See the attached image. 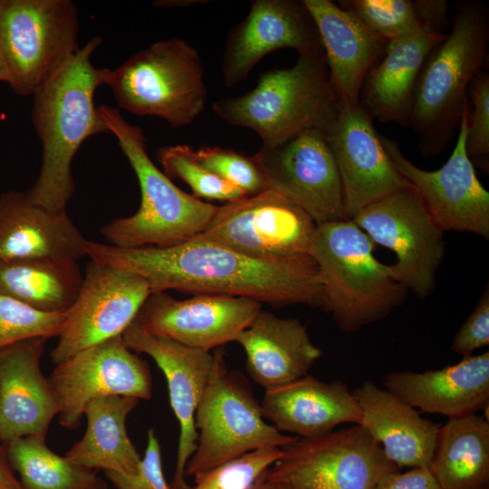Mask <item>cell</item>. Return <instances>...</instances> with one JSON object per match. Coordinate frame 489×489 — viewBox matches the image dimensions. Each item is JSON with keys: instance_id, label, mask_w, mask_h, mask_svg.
Instances as JSON below:
<instances>
[{"instance_id": "1", "label": "cell", "mask_w": 489, "mask_h": 489, "mask_svg": "<svg viewBox=\"0 0 489 489\" xmlns=\"http://www.w3.org/2000/svg\"><path fill=\"white\" fill-rule=\"evenodd\" d=\"M95 262L142 276L150 292L176 290L243 297L282 307L304 304L325 310L317 265L311 255L266 261L192 238L170 247L119 248L86 240Z\"/></svg>"}, {"instance_id": "2", "label": "cell", "mask_w": 489, "mask_h": 489, "mask_svg": "<svg viewBox=\"0 0 489 489\" xmlns=\"http://www.w3.org/2000/svg\"><path fill=\"white\" fill-rule=\"evenodd\" d=\"M101 42L100 36L89 40L32 95V122L43 153L38 177L26 194L53 212L66 211L75 191L72 162L80 147L93 135L110 134L94 103L109 71L91 62Z\"/></svg>"}, {"instance_id": "3", "label": "cell", "mask_w": 489, "mask_h": 489, "mask_svg": "<svg viewBox=\"0 0 489 489\" xmlns=\"http://www.w3.org/2000/svg\"><path fill=\"white\" fill-rule=\"evenodd\" d=\"M488 42L487 4L455 5L451 31L428 54L415 90L408 127L424 156L438 155L452 140L468 87L485 64Z\"/></svg>"}, {"instance_id": "4", "label": "cell", "mask_w": 489, "mask_h": 489, "mask_svg": "<svg viewBox=\"0 0 489 489\" xmlns=\"http://www.w3.org/2000/svg\"><path fill=\"white\" fill-rule=\"evenodd\" d=\"M98 110L136 174L141 196L135 214L116 218L101 227L108 244L119 248H163L201 234L217 206L184 192L160 171L147 153L142 129L128 122L118 108L101 104Z\"/></svg>"}, {"instance_id": "5", "label": "cell", "mask_w": 489, "mask_h": 489, "mask_svg": "<svg viewBox=\"0 0 489 489\" xmlns=\"http://www.w3.org/2000/svg\"><path fill=\"white\" fill-rule=\"evenodd\" d=\"M338 103L322 49L291 67L264 72L254 89L222 98L212 109L228 124L254 130L262 147H273L309 129L325 133Z\"/></svg>"}, {"instance_id": "6", "label": "cell", "mask_w": 489, "mask_h": 489, "mask_svg": "<svg viewBox=\"0 0 489 489\" xmlns=\"http://www.w3.org/2000/svg\"><path fill=\"white\" fill-rule=\"evenodd\" d=\"M374 243L352 220L317 225L311 256L325 311L346 332L380 321L405 300L407 289L373 254Z\"/></svg>"}, {"instance_id": "7", "label": "cell", "mask_w": 489, "mask_h": 489, "mask_svg": "<svg viewBox=\"0 0 489 489\" xmlns=\"http://www.w3.org/2000/svg\"><path fill=\"white\" fill-rule=\"evenodd\" d=\"M105 85L119 108L161 118L173 129L193 123L204 111L207 96L200 55L180 38L157 41L109 69Z\"/></svg>"}, {"instance_id": "8", "label": "cell", "mask_w": 489, "mask_h": 489, "mask_svg": "<svg viewBox=\"0 0 489 489\" xmlns=\"http://www.w3.org/2000/svg\"><path fill=\"white\" fill-rule=\"evenodd\" d=\"M71 0H0V57L7 83L32 96L80 50Z\"/></svg>"}, {"instance_id": "9", "label": "cell", "mask_w": 489, "mask_h": 489, "mask_svg": "<svg viewBox=\"0 0 489 489\" xmlns=\"http://www.w3.org/2000/svg\"><path fill=\"white\" fill-rule=\"evenodd\" d=\"M195 426L197 448L186 465V477L245 453L283 447L296 439L266 422L246 379L227 369L223 349L197 406Z\"/></svg>"}, {"instance_id": "10", "label": "cell", "mask_w": 489, "mask_h": 489, "mask_svg": "<svg viewBox=\"0 0 489 489\" xmlns=\"http://www.w3.org/2000/svg\"><path fill=\"white\" fill-rule=\"evenodd\" d=\"M282 449L265 479L299 489H374L398 468L357 424L316 437H296Z\"/></svg>"}, {"instance_id": "11", "label": "cell", "mask_w": 489, "mask_h": 489, "mask_svg": "<svg viewBox=\"0 0 489 489\" xmlns=\"http://www.w3.org/2000/svg\"><path fill=\"white\" fill-rule=\"evenodd\" d=\"M316 230L300 206L266 189L217 206L206 229L193 238L273 261L311 255Z\"/></svg>"}, {"instance_id": "12", "label": "cell", "mask_w": 489, "mask_h": 489, "mask_svg": "<svg viewBox=\"0 0 489 489\" xmlns=\"http://www.w3.org/2000/svg\"><path fill=\"white\" fill-rule=\"evenodd\" d=\"M350 220L374 244L395 253L396 263L388 268L397 282L420 298L432 292L445 255L444 232L411 186L365 206Z\"/></svg>"}, {"instance_id": "13", "label": "cell", "mask_w": 489, "mask_h": 489, "mask_svg": "<svg viewBox=\"0 0 489 489\" xmlns=\"http://www.w3.org/2000/svg\"><path fill=\"white\" fill-rule=\"evenodd\" d=\"M468 105L467 100L453 152L438 169L418 168L403 155L396 141L383 135L380 139L392 165L418 194L443 232H466L487 240L489 192L479 181L465 148Z\"/></svg>"}, {"instance_id": "14", "label": "cell", "mask_w": 489, "mask_h": 489, "mask_svg": "<svg viewBox=\"0 0 489 489\" xmlns=\"http://www.w3.org/2000/svg\"><path fill=\"white\" fill-rule=\"evenodd\" d=\"M150 293L148 282L139 274L91 260L80 292L66 311L63 329L51 351L52 362L58 364L86 348L122 335Z\"/></svg>"}, {"instance_id": "15", "label": "cell", "mask_w": 489, "mask_h": 489, "mask_svg": "<svg viewBox=\"0 0 489 489\" xmlns=\"http://www.w3.org/2000/svg\"><path fill=\"white\" fill-rule=\"evenodd\" d=\"M267 189L283 196L317 225L349 220L338 168L324 133L309 129L254 155Z\"/></svg>"}, {"instance_id": "16", "label": "cell", "mask_w": 489, "mask_h": 489, "mask_svg": "<svg viewBox=\"0 0 489 489\" xmlns=\"http://www.w3.org/2000/svg\"><path fill=\"white\" fill-rule=\"evenodd\" d=\"M49 380L59 403V423L79 427L86 405L107 396L149 399L152 378L148 363L133 353L122 335L86 348L55 364Z\"/></svg>"}, {"instance_id": "17", "label": "cell", "mask_w": 489, "mask_h": 489, "mask_svg": "<svg viewBox=\"0 0 489 489\" xmlns=\"http://www.w3.org/2000/svg\"><path fill=\"white\" fill-rule=\"evenodd\" d=\"M324 135L338 168L349 220L365 206L410 186L392 165L373 119L359 101H339Z\"/></svg>"}, {"instance_id": "18", "label": "cell", "mask_w": 489, "mask_h": 489, "mask_svg": "<svg viewBox=\"0 0 489 489\" xmlns=\"http://www.w3.org/2000/svg\"><path fill=\"white\" fill-rule=\"evenodd\" d=\"M261 311L262 303L243 297L196 294L177 300L159 292L149 294L133 321L151 335L210 351L235 341Z\"/></svg>"}, {"instance_id": "19", "label": "cell", "mask_w": 489, "mask_h": 489, "mask_svg": "<svg viewBox=\"0 0 489 489\" xmlns=\"http://www.w3.org/2000/svg\"><path fill=\"white\" fill-rule=\"evenodd\" d=\"M281 49H292L299 56L323 49L303 0L252 1L246 17L226 39L221 66L225 86L240 83L264 56Z\"/></svg>"}, {"instance_id": "20", "label": "cell", "mask_w": 489, "mask_h": 489, "mask_svg": "<svg viewBox=\"0 0 489 489\" xmlns=\"http://www.w3.org/2000/svg\"><path fill=\"white\" fill-rule=\"evenodd\" d=\"M132 351L149 355L164 374L171 408L179 425L177 462L171 489H192L185 475L186 465L197 448L195 415L215 370L219 350L190 348L146 332L132 322L122 333Z\"/></svg>"}, {"instance_id": "21", "label": "cell", "mask_w": 489, "mask_h": 489, "mask_svg": "<svg viewBox=\"0 0 489 489\" xmlns=\"http://www.w3.org/2000/svg\"><path fill=\"white\" fill-rule=\"evenodd\" d=\"M49 339L35 337L0 350V441L28 436L46 439L59 403L41 359Z\"/></svg>"}, {"instance_id": "22", "label": "cell", "mask_w": 489, "mask_h": 489, "mask_svg": "<svg viewBox=\"0 0 489 489\" xmlns=\"http://www.w3.org/2000/svg\"><path fill=\"white\" fill-rule=\"evenodd\" d=\"M261 408L276 429L301 438L328 434L341 424L359 425L361 419L360 405L345 383L308 374L265 390Z\"/></svg>"}, {"instance_id": "23", "label": "cell", "mask_w": 489, "mask_h": 489, "mask_svg": "<svg viewBox=\"0 0 489 489\" xmlns=\"http://www.w3.org/2000/svg\"><path fill=\"white\" fill-rule=\"evenodd\" d=\"M384 386L421 412L449 418L475 414L488 408L489 352L440 369L393 372L385 377Z\"/></svg>"}, {"instance_id": "24", "label": "cell", "mask_w": 489, "mask_h": 489, "mask_svg": "<svg viewBox=\"0 0 489 489\" xmlns=\"http://www.w3.org/2000/svg\"><path fill=\"white\" fill-rule=\"evenodd\" d=\"M318 29L338 101L356 103L369 70L388 43L330 0H303Z\"/></svg>"}, {"instance_id": "25", "label": "cell", "mask_w": 489, "mask_h": 489, "mask_svg": "<svg viewBox=\"0 0 489 489\" xmlns=\"http://www.w3.org/2000/svg\"><path fill=\"white\" fill-rule=\"evenodd\" d=\"M235 341L245 353L250 378L265 390L307 375L322 355L298 319L280 318L263 310Z\"/></svg>"}, {"instance_id": "26", "label": "cell", "mask_w": 489, "mask_h": 489, "mask_svg": "<svg viewBox=\"0 0 489 489\" xmlns=\"http://www.w3.org/2000/svg\"><path fill=\"white\" fill-rule=\"evenodd\" d=\"M360 410V425L398 467L429 469L440 428L386 388L365 381L352 390Z\"/></svg>"}, {"instance_id": "27", "label": "cell", "mask_w": 489, "mask_h": 489, "mask_svg": "<svg viewBox=\"0 0 489 489\" xmlns=\"http://www.w3.org/2000/svg\"><path fill=\"white\" fill-rule=\"evenodd\" d=\"M86 239L67 215L33 203L26 192L0 195V260L34 257L79 261Z\"/></svg>"}, {"instance_id": "28", "label": "cell", "mask_w": 489, "mask_h": 489, "mask_svg": "<svg viewBox=\"0 0 489 489\" xmlns=\"http://www.w3.org/2000/svg\"><path fill=\"white\" fill-rule=\"evenodd\" d=\"M446 34L421 30L388 43L384 57L368 72L359 102L379 122L409 126L415 90L430 52Z\"/></svg>"}, {"instance_id": "29", "label": "cell", "mask_w": 489, "mask_h": 489, "mask_svg": "<svg viewBox=\"0 0 489 489\" xmlns=\"http://www.w3.org/2000/svg\"><path fill=\"white\" fill-rule=\"evenodd\" d=\"M138 402V398L126 396L91 400L83 411L87 418L85 434L64 456L88 469L136 475L141 456L128 436L126 421Z\"/></svg>"}, {"instance_id": "30", "label": "cell", "mask_w": 489, "mask_h": 489, "mask_svg": "<svg viewBox=\"0 0 489 489\" xmlns=\"http://www.w3.org/2000/svg\"><path fill=\"white\" fill-rule=\"evenodd\" d=\"M429 470L441 489L489 488V420L477 413L449 418Z\"/></svg>"}, {"instance_id": "31", "label": "cell", "mask_w": 489, "mask_h": 489, "mask_svg": "<svg viewBox=\"0 0 489 489\" xmlns=\"http://www.w3.org/2000/svg\"><path fill=\"white\" fill-rule=\"evenodd\" d=\"M82 278L77 261L71 259L0 260V293L44 312H66Z\"/></svg>"}, {"instance_id": "32", "label": "cell", "mask_w": 489, "mask_h": 489, "mask_svg": "<svg viewBox=\"0 0 489 489\" xmlns=\"http://www.w3.org/2000/svg\"><path fill=\"white\" fill-rule=\"evenodd\" d=\"M6 458L23 489H108L96 474L53 452L45 438L28 436L5 446Z\"/></svg>"}, {"instance_id": "33", "label": "cell", "mask_w": 489, "mask_h": 489, "mask_svg": "<svg viewBox=\"0 0 489 489\" xmlns=\"http://www.w3.org/2000/svg\"><path fill=\"white\" fill-rule=\"evenodd\" d=\"M156 156L164 174L170 179L179 178L187 184L193 196L199 199L227 203L247 197L241 189L203 166L197 158L196 150L188 145L161 147Z\"/></svg>"}, {"instance_id": "34", "label": "cell", "mask_w": 489, "mask_h": 489, "mask_svg": "<svg viewBox=\"0 0 489 489\" xmlns=\"http://www.w3.org/2000/svg\"><path fill=\"white\" fill-rule=\"evenodd\" d=\"M338 5L388 43L426 30L412 0H341Z\"/></svg>"}, {"instance_id": "35", "label": "cell", "mask_w": 489, "mask_h": 489, "mask_svg": "<svg viewBox=\"0 0 489 489\" xmlns=\"http://www.w3.org/2000/svg\"><path fill=\"white\" fill-rule=\"evenodd\" d=\"M283 455L282 447L245 453L212 469L196 474L192 489H252Z\"/></svg>"}, {"instance_id": "36", "label": "cell", "mask_w": 489, "mask_h": 489, "mask_svg": "<svg viewBox=\"0 0 489 489\" xmlns=\"http://www.w3.org/2000/svg\"><path fill=\"white\" fill-rule=\"evenodd\" d=\"M65 319L66 312H41L0 293V350L30 338H58Z\"/></svg>"}, {"instance_id": "37", "label": "cell", "mask_w": 489, "mask_h": 489, "mask_svg": "<svg viewBox=\"0 0 489 489\" xmlns=\"http://www.w3.org/2000/svg\"><path fill=\"white\" fill-rule=\"evenodd\" d=\"M196 156L203 166L247 196L267 189L265 178L254 155L247 156L220 147H203L196 151Z\"/></svg>"}, {"instance_id": "38", "label": "cell", "mask_w": 489, "mask_h": 489, "mask_svg": "<svg viewBox=\"0 0 489 489\" xmlns=\"http://www.w3.org/2000/svg\"><path fill=\"white\" fill-rule=\"evenodd\" d=\"M467 136L465 148L474 166L489 172V72L483 69L467 90Z\"/></svg>"}, {"instance_id": "39", "label": "cell", "mask_w": 489, "mask_h": 489, "mask_svg": "<svg viewBox=\"0 0 489 489\" xmlns=\"http://www.w3.org/2000/svg\"><path fill=\"white\" fill-rule=\"evenodd\" d=\"M104 474L117 489H171L163 473L160 444L154 428L148 431L146 450L136 475Z\"/></svg>"}, {"instance_id": "40", "label": "cell", "mask_w": 489, "mask_h": 489, "mask_svg": "<svg viewBox=\"0 0 489 489\" xmlns=\"http://www.w3.org/2000/svg\"><path fill=\"white\" fill-rule=\"evenodd\" d=\"M489 344V289H484L474 311L455 333L451 350L464 357Z\"/></svg>"}, {"instance_id": "41", "label": "cell", "mask_w": 489, "mask_h": 489, "mask_svg": "<svg viewBox=\"0 0 489 489\" xmlns=\"http://www.w3.org/2000/svg\"><path fill=\"white\" fill-rule=\"evenodd\" d=\"M374 489H441L430 470L414 467L406 473L398 470L385 475Z\"/></svg>"}, {"instance_id": "42", "label": "cell", "mask_w": 489, "mask_h": 489, "mask_svg": "<svg viewBox=\"0 0 489 489\" xmlns=\"http://www.w3.org/2000/svg\"><path fill=\"white\" fill-rule=\"evenodd\" d=\"M418 21L423 29L446 34L448 4L445 0L413 1Z\"/></svg>"}, {"instance_id": "43", "label": "cell", "mask_w": 489, "mask_h": 489, "mask_svg": "<svg viewBox=\"0 0 489 489\" xmlns=\"http://www.w3.org/2000/svg\"><path fill=\"white\" fill-rule=\"evenodd\" d=\"M0 489H23L14 472L0 473Z\"/></svg>"}, {"instance_id": "44", "label": "cell", "mask_w": 489, "mask_h": 489, "mask_svg": "<svg viewBox=\"0 0 489 489\" xmlns=\"http://www.w3.org/2000/svg\"><path fill=\"white\" fill-rule=\"evenodd\" d=\"M202 1H158L155 3L156 6L170 7V6H187L188 5H194L195 3H200Z\"/></svg>"}, {"instance_id": "45", "label": "cell", "mask_w": 489, "mask_h": 489, "mask_svg": "<svg viewBox=\"0 0 489 489\" xmlns=\"http://www.w3.org/2000/svg\"><path fill=\"white\" fill-rule=\"evenodd\" d=\"M266 473V472H265ZM265 473L263 476L255 483L252 489H273L272 483L268 482L265 479Z\"/></svg>"}, {"instance_id": "46", "label": "cell", "mask_w": 489, "mask_h": 489, "mask_svg": "<svg viewBox=\"0 0 489 489\" xmlns=\"http://www.w3.org/2000/svg\"><path fill=\"white\" fill-rule=\"evenodd\" d=\"M0 82H7V71L3 60L0 57Z\"/></svg>"}, {"instance_id": "47", "label": "cell", "mask_w": 489, "mask_h": 489, "mask_svg": "<svg viewBox=\"0 0 489 489\" xmlns=\"http://www.w3.org/2000/svg\"><path fill=\"white\" fill-rule=\"evenodd\" d=\"M272 484L273 485V489H299L297 487H294V486H292V485H289V484H274V483H272Z\"/></svg>"}, {"instance_id": "48", "label": "cell", "mask_w": 489, "mask_h": 489, "mask_svg": "<svg viewBox=\"0 0 489 489\" xmlns=\"http://www.w3.org/2000/svg\"><path fill=\"white\" fill-rule=\"evenodd\" d=\"M487 489H489V488H487Z\"/></svg>"}, {"instance_id": "49", "label": "cell", "mask_w": 489, "mask_h": 489, "mask_svg": "<svg viewBox=\"0 0 489 489\" xmlns=\"http://www.w3.org/2000/svg\"><path fill=\"white\" fill-rule=\"evenodd\" d=\"M1 442V441H0Z\"/></svg>"}]
</instances>
